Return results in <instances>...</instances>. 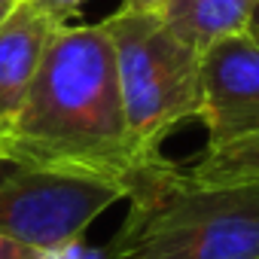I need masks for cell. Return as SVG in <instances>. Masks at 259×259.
Masks as SVG:
<instances>
[{"mask_svg": "<svg viewBox=\"0 0 259 259\" xmlns=\"http://www.w3.org/2000/svg\"><path fill=\"white\" fill-rule=\"evenodd\" d=\"M58 28V22L34 10L28 0H22L0 25V132L4 135L16 119Z\"/></svg>", "mask_w": 259, "mask_h": 259, "instance_id": "6", "label": "cell"}, {"mask_svg": "<svg viewBox=\"0 0 259 259\" xmlns=\"http://www.w3.org/2000/svg\"><path fill=\"white\" fill-rule=\"evenodd\" d=\"M244 34H250L256 43H259V4H256V10H253V16H250V22H247V31Z\"/></svg>", "mask_w": 259, "mask_h": 259, "instance_id": "13", "label": "cell"}, {"mask_svg": "<svg viewBox=\"0 0 259 259\" xmlns=\"http://www.w3.org/2000/svg\"><path fill=\"white\" fill-rule=\"evenodd\" d=\"M0 259H40V250L22 244V241H13L7 235H0Z\"/></svg>", "mask_w": 259, "mask_h": 259, "instance_id": "11", "label": "cell"}, {"mask_svg": "<svg viewBox=\"0 0 259 259\" xmlns=\"http://www.w3.org/2000/svg\"><path fill=\"white\" fill-rule=\"evenodd\" d=\"M7 165L67 168L132 186L156 162L128 135L116 55L104 25H61L7 128Z\"/></svg>", "mask_w": 259, "mask_h": 259, "instance_id": "1", "label": "cell"}, {"mask_svg": "<svg viewBox=\"0 0 259 259\" xmlns=\"http://www.w3.org/2000/svg\"><path fill=\"white\" fill-rule=\"evenodd\" d=\"M0 162H7V141H4V132H0Z\"/></svg>", "mask_w": 259, "mask_h": 259, "instance_id": "14", "label": "cell"}, {"mask_svg": "<svg viewBox=\"0 0 259 259\" xmlns=\"http://www.w3.org/2000/svg\"><path fill=\"white\" fill-rule=\"evenodd\" d=\"M40 259H107V256L101 250L85 247L82 241H73V244H64V247H55V250L40 253Z\"/></svg>", "mask_w": 259, "mask_h": 259, "instance_id": "10", "label": "cell"}, {"mask_svg": "<svg viewBox=\"0 0 259 259\" xmlns=\"http://www.w3.org/2000/svg\"><path fill=\"white\" fill-rule=\"evenodd\" d=\"M259 0H168L162 10L165 28L195 52L244 34Z\"/></svg>", "mask_w": 259, "mask_h": 259, "instance_id": "7", "label": "cell"}, {"mask_svg": "<svg viewBox=\"0 0 259 259\" xmlns=\"http://www.w3.org/2000/svg\"><path fill=\"white\" fill-rule=\"evenodd\" d=\"M189 180L204 186H232V183H259V135L235 141L220 150H204L198 162L186 168Z\"/></svg>", "mask_w": 259, "mask_h": 259, "instance_id": "8", "label": "cell"}, {"mask_svg": "<svg viewBox=\"0 0 259 259\" xmlns=\"http://www.w3.org/2000/svg\"><path fill=\"white\" fill-rule=\"evenodd\" d=\"M19 4H22V0H0V7H10V10L19 7Z\"/></svg>", "mask_w": 259, "mask_h": 259, "instance_id": "16", "label": "cell"}, {"mask_svg": "<svg viewBox=\"0 0 259 259\" xmlns=\"http://www.w3.org/2000/svg\"><path fill=\"white\" fill-rule=\"evenodd\" d=\"M101 25L113 43L132 144L156 162L174 128L201 116V52L177 40L162 16L119 10Z\"/></svg>", "mask_w": 259, "mask_h": 259, "instance_id": "3", "label": "cell"}, {"mask_svg": "<svg viewBox=\"0 0 259 259\" xmlns=\"http://www.w3.org/2000/svg\"><path fill=\"white\" fill-rule=\"evenodd\" d=\"M28 4L34 7V10H40L43 16H49L52 22H58V25H67V19L85 4V0H28Z\"/></svg>", "mask_w": 259, "mask_h": 259, "instance_id": "9", "label": "cell"}, {"mask_svg": "<svg viewBox=\"0 0 259 259\" xmlns=\"http://www.w3.org/2000/svg\"><path fill=\"white\" fill-rule=\"evenodd\" d=\"M13 10H16V7H13ZM13 10H10V7H0V25H4V22H7V16H10Z\"/></svg>", "mask_w": 259, "mask_h": 259, "instance_id": "15", "label": "cell"}, {"mask_svg": "<svg viewBox=\"0 0 259 259\" xmlns=\"http://www.w3.org/2000/svg\"><path fill=\"white\" fill-rule=\"evenodd\" d=\"M107 259H259V183L204 186L162 159L128 186Z\"/></svg>", "mask_w": 259, "mask_h": 259, "instance_id": "2", "label": "cell"}, {"mask_svg": "<svg viewBox=\"0 0 259 259\" xmlns=\"http://www.w3.org/2000/svg\"><path fill=\"white\" fill-rule=\"evenodd\" d=\"M119 198H128V189L113 177L10 165L0 174V235L46 253L82 241L85 229Z\"/></svg>", "mask_w": 259, "mask_h": 259, "instance_id": "4", "label": "cell"}, {"mask_svg": "<svg viewBox=\"0 0 259 259\" xmlns=\"http://www.w3.org/2000/svg\"><path fill=\"white\" fill-rule=\"evenodd\" d=\"M168 0H122L119 10H128V13H147V16H162Z\"/></svg>", "mask_w": 259, "mask_h": 259, "instance_id": "12", "label": "cell"}, {"mask_svg": "<svg viewBox=\"0 0 259 259\" xmlns=\"http://www.w3.org/2000/svg\"><path fill=\"white\" fill-rule=\"evenodd\" d=\"M201 98L207 150L259 135V43L250 34L201 52Z\"/></svg>", "mask_w": 259, "mask_h": 259, "instance_id": "5", "label": "cell"}]
</instances>
